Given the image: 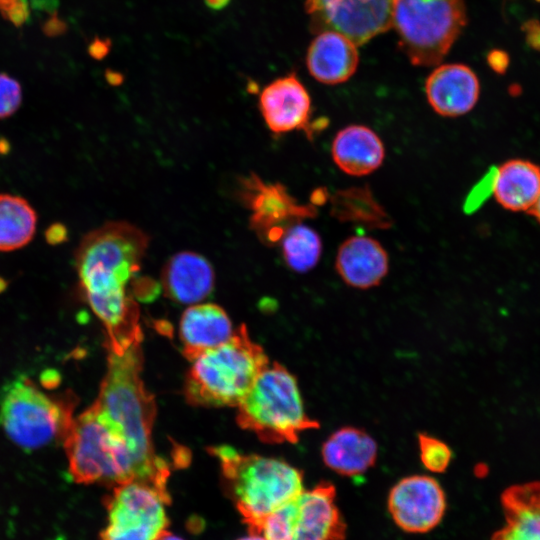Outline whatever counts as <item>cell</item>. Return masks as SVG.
<instances>
[{
    "label": "cell",
    "mask_w": 540,
    "mask_h": 540,
    "mask_svg": "<svg viewBox=\"0 0 540 540\" xmlns=\"http://www.w3.org/2000/svg\"><path fill=\"white\" fill-rule=\"evenodd\" d=\"M149 241L139 227L111 221L84 235L76 249L80 288L105 328L108 351L142 342L139 307L128 285L136 280Z\"/></svg>",
    "instance_id": "cell-1"
},
{
    "label": "cell",
    "mask_w": 540,
    "mask_h": 540,
    "mask_svg": "<svg viewBox=\"0 0 540 540\" xmlns=\"http://www.w3.org/2000/svg\"><path fill=\"white\" fill-rule=\"evenodd\" d=\"M142 368L141 343L122 352L108 351L107 371L93 404L127 441L138 464L141 482L170 497L169 464L157 455L152 439L155 399L142 380Z\"/></svg>",
    "instance_id": "cell-2"
},
{
    "label": "cell",
    "mask_w": 540,
    "mask_h": 540,
    "mask_svg": "<svg viewBox=\"0 0 540 540\" xmlns=\"http://www.w3.org/2000/svg\"><path fill=\"white\" fill-rule=\"evenodd\" d=\"M208 451L219 461L225 489L249 531L304 490L302 472L281 459L245 454L228 445Z\"/></svg>",
    "instance_id": "cell-3"
},
{
    "label": "cell",
    "mask_w": 540,
    "mask_h": 540,
    "mask_svg": "<svg viewBox=\"0 0 540 540\" xmlns=\"http://www.w3.org/2000/svg\"><path fill=\"white\" fill-rule=\"evenodd\" d=\"M191 362L184 395L191 405L203 407H237L269 365L266 353L251 339L245 325L235 329L228 341Z\"/></svg>",
    "instance_id": "cell-4"
},
{
    "label": "cell",
    "mask_w": 540,
    "mask_h": 540,
    "mask_svg": "<svg viewBox=\"0 0 540 540\" xmlns=\"http://www.w3.org/2000/svg\"><path fill=\"white\" fill-rule=\"evenodd\" d=\"M63 440L68 470L75 482L112 487L141 482L127 441L94 404L73 418Z\"/></svg>",
    "instance_id": "cell-5"
},
{
    "label": "cell",
    "mask_w": 540,
    "mask_h": 540,
    "mask_svg": "<svg viewBox=\"0 0 540 540\" xmlns=\"http://www.w3.org/2000/svg\"><path fill=\"white\" fill-rule=\"evenodd\" d=\"M237 424L266 443H296L306 430L319 423L306 413L297 380L274 362L260 373L237 405Z\"/></svg>",
    "instance_id": "cell-6"
},
{
    "label": "cell",
    "mask_w": 540,
    "mask_h": 540,
    "mask_svg": "<svg viewBox=\"0 0 540 540\" xmlns=\"http://www.w3.org/2000/svg\"><path fill=\"white\" fill-rule=\"evenodd\" d=\"M467 24L465 0H394L391 27L411 64L439 65Z\"/></svg>",
    "instance_id": "cell-7"
},
{
    "label": "cell",
    "mask_w": 540,
    "mask_h": 540,
    "mask_svg": "<svg viewBox=\"0 0 540 540\" xmlns=\"http://www.w3.org/2000/svg\"><path fill=\"white\" fill-rule=\"evenodd\" d=\"M73 418L70 407L26 379L8 388L0 409L5 433L24 449H37L63 439Z\"/></svg>",
    "instance_id": "cell-8"
},
{
    "label": "cell",
    "mask_w": 540,
    "mask_h": 540,
    "mask_svg": "<svg viewBox=\"0 0 540 540\" xmlns=\"http://www.w3.org/2000/svg\"><path fill=\"white\" fill-rule=\"evenodd\" d=\"M250 532L268 540H341L345 525L335 503V488L321 482L265 517Z\"/></svg>",
    "instance_id": "cell-9"
},
{
    "label": "cell",
    "mask_w": 540,
    "mask_h": 540,
    "mask_svg": "<svg viewBox=\"0 0 540 540\" xmlns=\"http://www.w3.org/2000/svg\"><path fill=\"white\" fill-rule=\"evenodd\" d=\"M170 497L137 481L112 487L104 500L106 525L100 540H158L168 530Z\"/></svg>",
    "instance_id": "cell-10"
},
{
    "label": "cell",
    "mask_w": 540,
    "mask_h": 540,
    "mask_svg": "<svg viewBox=\"0 0 540 540\" xmlns=\"http://www.w3.org/2000/svg\"><path fill=\"white\" fill-rule=\"evenodd\" d=\"M394 0H305L311 31L332 30L357 46L391 28Z\"/></svg>",
    "instance_id": "cell-11"
},
{
    "label": "cell",
    "mask_w": 540,
    "mask_h": 540,
    "mask_svg": "<svg viewBox=\"0 0 540 540\" xmlns=\"http://www.w3.org/2000/svg\"><path fill=\"white\" fill-rule=\"evenodd\" d=\"M242 186L243 201L252 211L250 226L265 243L281 241L291 226L317 214L313 204H299L281 184H266L252 175Z\"/></svg>",
    "instance_id": "cell-12"
},
{
    "label": "cell",
    "mask_w": 540,
    "mask_h": 540,
    "mask_svg": "<svg viewBox=\"0 0 540 540\" xmlns=\"http://www.w3.org/2000/svg\"><path fill=\"white\" fill-rule=\"evenodd\" d=\"M388 509L400 528L411 533H424L441 521L446 509L445 494L430 476H408L390 490Z\"/></svg>",
    "instance_id": "cell-13"
},
{
    "label": "cell",
    "mask_w": 540,
    "mask_h": 540,
    "mask_svg": "<svg viewBox=\"0 0 540 540\" xmlns=\"http://www.w3.org/2000/svg\"><path fill=\"white\" fill-rule=\"evenodd\" d=\"M259 109L267 127L275 134L302 130L311 137L321 128L310 121L311 98L295 73L266 85L259 96Z\"/></svg>",
    "instance_id": "cell-14"
},
{
    "label": "cell",
    "mask_w": 540,
    "mask_h": 540,
    "mask_svg": "<svg viewBox=\"0 0 540 540\" xmlns=\"http://www.w3.org/2000/svg\"><path fill=\"white\" fill-rule=\"evenodd\" d=\"M425 94L432 109L443 117H458L476 105L480 84L473 70L464 64L438 65L427 77Z\"/></svg>",
    "instance_id": "cell-15"
},
{
    "label": "cell",
    "mask_w": 540,
    "mask_h": 540,
    "mask_svg": "<svg viewBox=\"0 0 540 540\" xmlns=\"http://www.w3.org/2000/svg\"><path fill=\"white\" fill-rule=\"evenodd\" d=\"M335 269L350 287L369 289L381 283L389 270V257L376 239L356 235L344 240L339 246Z\"/></svg>",
    "instance_id": "cell-16"
},
{
    "label": "cell",
    "mask_w": 540,
    "mask_h": 540,
    "mask_svg": "<svg viewBox=\"0 0 540 540\" xmlns=\"http://www.w3.org/2000/svg\"><path fill=\"white\" fill-rule=\"evenodd\" d=\"M358 64L357 45L337 31L317 33L307 49V69L315 80L323 84L346 82L355 74Z\"/></svg>",
    "instance_id": "cell-17"
},
{
    "label": "cell",
    "mask_w": 540,
    "mask_h": 540,
    "mask_svg": "<svg viewBox=\"0 0 540 540\" xmlns=\"http://www.w3.org/2000/svg\"><path fill=\"white\" fill-rule=\"evenodd\" d=\"M215 273L201 254L181 251L165 263L161 285L167 297L180 304H197L213 290Z\"/></svg>",
    "instance_id": "cell-18"
},
{
    "label": "cell",
    "mask_w": 540,
    "mask_h": 540,
    "mask_svg": "<svg viewBox=\"0 0 540 540\" xmlns=\"http://www.w3.org/2000/svg\"><path fill=\"white\" fill-rule=\"evenodd\" d=\"M234 331L230 318L220 306L193 304L184 311L180 320L183 354L192 361L201 353L228 341Z\"/></svg>",
    "instance_id": "cell-19"
},
{
    "label": "cell",
    "mask_w": 540,
    "mask_h": 540,
    "mask_svg": "<svg viewBox=\"0 0 540 540\" xmlns=\"http://www.w3.org/2000/svg\"><path fill=\"white\" fill-rule=\"evenodd\" d=\"M336 166L350 176H365L376 171L385 158V147L379 135L361 124L339 130L331 145Z\"/></svg>",
    "instance_id": "cell-20"
},
{
    "label": "cell",
    "mask_w": 540,
    "mask_h": 540,
    "mask_svg": "<svg viewBox=\"0 0 540 540\" xmlns=\"http://www.w3.org/2000/svg\"><path fill=\"white\" fill-rule=\"evenodd\" d=\"M378 454L373 437L356 427H342L323 443L322 460L334 472L344 476H358L370 469Z\"/></svg>",
    "instance_id": "cell-21"
},
{
    "label": "cell",
    "mask_w": 540,
    "mask_h": 540,
    "mask_svg": "<svg viewBox=\"0 0 540 540\" xmlns=\"http://www.w3.org/2000/svg\"><path fill=\"white\" fill-rule=\"evenodd\" d=\"M501 504L506 521L491 540H540V481L508 487Z\"/></svg>",
    "instance_id": "cell-22"
},
{
    "label": "cell",
    "mask_w": 540,
    "mask_h": 540,
    "mask_svg": "<svg viewBox=\"0 0 540 540\" xmlns=\"http://www.w3.org/2000/svg\"><path fill=\"white\" fill-rule=\"evenodd\" d=\"M493 194L505 209L528 212L540 196V167L522 159L506 161L497 167Z\"/></svg>",
    "instance_id": "cell-23"
},
{
    "label": "cell",
    "mask_w": 540,
    "mask_h": 540,
    "mask_svg": "<svg viewBox=\"0 0 540 540\" xmlns=\"http://www.w3.org/2000/svg\"><path fill=\"white\" fill-rule=\"evenodd\" d=\"M37 214L22 197L0 194V251L27 245L36 231Z\"/></svg>",
    "instance_id": "cell-24"
},
{
    "label": "cell",
    "mask_w": 540,
    "mask_h": 540,
    "mask_svg": "<svg viewBox=\"0 0 540 540\" xmlns=\"http://www.w3.org/2000/svg\"><path fill=\"white\" fill-rule=\"evenodd\" d=\"M280 242L283 258L294 272H309L319 263L322 240L313 228L296 223L285 232Z\"/></svg>",
    "instance_id": "cell-25"
},
{
    "label": "cell",
    "mask_w": 540,
    "mask_h": 540,
    "mask_svg": "<svg viewBox=\"0 0 540 540\" xmlns=\"http://www.w3.org/2000/svg\"><path fill=\"white\" fill-rule=\"evenodd\" d=\"M332 203L335 217L342 220H359L380 228L390 225L388 216L367 188L339 191Z\"/></svg>",
    "instance_id": "cell-26"
},
{
    "label": "cell",
    "mask_w": 540,
    "mask_h": 540,
    "mask_svg": "<svg viewBox=\"0 0 540 540\" xmlns=\"http://www.w3.org/2000/svg\"><path fill=\"white\" fill-rule=\"evenodd\" d=\"M420 460L423 466L430 472H444L452 459V451L449 446L436 437L425 433L418 435Z\"/></svg>",
    "instance_id": "cell-27"
},
{
    "label": "cell",
    "mask_w": 540,
    "mask_h": 540,
    "mask_svg": "<svg viewBox=\"0 0 540 540\" xmlns=\"http://www.w3.org/2000/svg\"><path fill=\"white\" fill-rule=\"evenodd\" d=\"M21 102L22 90L19 82L6 73H0V119L14 114Z\"/></svg>",
    "instance_id": "cell-28"
},
{
    "label": "cell",
    "mask_w": 540,
    "mask_h": 540,
    "mask_svg": "<svg viewBox=\"0 0 540 540\" xmlns=\"http://www.w3.org/2000/svg\"><path fill=\"white\" fill-rule=\"evenodd\" d=\"M497 167H492L469 193L464 208L466 212H474L494 191Z\"/></svg>",
    "instance_id": "cell-29"
},
{
    "label": "cell",
    "mask_w": 540,
    "mask_h": 540,
    "mask_svg": "<svg viewBox=\"0 0 540 540\" xmlns=\"http://www.w3.org/2000/svg\"><path fill=\"white\" fill-rule=\"evenodd\" d=\"M0 10L15 24L23 23L28 15L21 0H0Z\"/></svg>",
    "instance_id": "cell-30"
},
{
    "label": "cell",
    "mask_w": 540,
    "mask_h": 540,
    "mask_svg": "<svg viewBox=\"0 0 540 540\" xmlns=\"http://www.w3.org/2000/svg\"><path fill=\"white\" fill-rule=\"evenodd\" d=\"M487 62L494 72L504 74L509 66L510 58L504 50L493 49L487 55Z\"/></svg>",
    "instance_id": "cell-31"
},
{
    "label": "cell",
    "mask_w": 540,
    "mask_h": 540,
    "mask_svg": "<svg viewBox=\"0 0 540 540\" xmlns=\"http://www.w3.org/2000/svg\"><path fill=\"white\" fill-rule=\"evenodd\" d=\"M522 30L525 33L527 44L534 50L540 51V22L532 19L524 23Z\"/></svg>",
    "instance_id": "cell-32"
},
{
    "label": "cell",
    "mask_w": 540,
    "mask_h": 540,
    "mask_svg": "<svg viewBox=\"0 0 540 540\" xmlns=\"http://www.w3.org/2000/svg\"><path fill=\"white\" fill-rule=\"evenodd\" d=\"M65 228L61 225H54L47 230L46 237L49 242L58 243L65 237Z\"/></svg>",
    "instance_id": "cell-33"
},
{
    "label": "cell",
    "mask_w": 540,
    "mask_h": 540,
    "mask_svg": "<svg viewBox=\"0 0 540 540\" xmlns=\"http://www.w3.org/2000/svg\"><path fill=\"white\" fill-rule=\"evenodd\" d=\"M109 47L110 44L108 41L97 40L90 46V52L94 57L100 58L106 55Z\"/></svg>",
    "instance_id": "cell-34"
},
{
    "label": "cell",
    "mask_w": 540,
    "mask_h": 540,
    "mask_svg": "<svg viewBox=\"0 0 540 540\" xmlns=\"http://www.w3.org/2000/svg\"><path fill=\"white\" fill-rule=\"evenodd\" d=\"M327 191L325 189L319 188L316 191L312 193L311 201L312 204L315 206L316 204H323L327 199Z\"/></svg>",
    "instance_id": "cell-35"
},
{
    "label": "cell",
    "mask_w": 540,
    "mask_h": 540,
    "mask_svg": "<svg viewBox=\"0 0 540 540\" xmlns=\"http://www.w3.org/2000/svg\"><path fill=\"white\" fill-rule=\"evenodd\" d=\"M208 8L213 10L223 9L228 5L230 0H204Z\"/></svg>",
    "instance_id": "cell-36"
},
{
    "label": "cell",
    "mask_w": 540,
    "mask_h": 540,
    "mask_svg": "<svg viewBox=\"0 0 540 540\" xmlns=\"http://www.w3.org/2000/svg\"><path fill=\"white\" fill-rule=\"evenodd\" d=\"M237 540H268L265 536L257 532H250L246 536H243Z\"/></svg>",
    "instance_id": "cell-37"
},
{
    "label": "cell",
    "mask_w": 540,
    "mask_h": 540,
    "mask_svg": "<svg viewBox=\"0 0 540 540\" xmlns=\"http://www.w3.org/2000/svg\"><path fill=\"white\" fill-rule=\"evenodd\" d=\"M530 215L534 216L537 221L540 223V196L535 203V205L527 212Z\"/></svg>",
    "instance_id": "cell-38"
},
{
    "label": "cell",
    "mask_w": 540,
    "mask_h": 540,
    "mask_svg": "<svg viewBox=\"0 0 540 540\" xmlns=\"http://www.w3.org/2000/svg\"><path fill=\"white\" fill-rule=\"evenodd\" d=\"M158 540H185V539L167 530L160 536Z\"/></svg>",
    "instance_id": "cell-39"
},
{
    "label": "cell",
    "mask_w": 540,
    "mask_h": 540,
    "mask_svg": "<svg viewBox=\"0 0 540 540\" xmlns=\"http://www.w3.org/2000/svg\"><path fill=\"white\" fill-rule=\"evenodd\" d=\"M6 287V283L3 279H0V292L4 290Z\"/></svg>",
    "instance_id": "cell-40"
}]
</instances>
